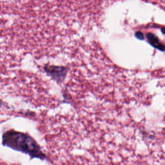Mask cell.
Wrapping results in <instances>:
<instances>
[{
    "instance_id": "cell-5",
    "label": "cell",
    "mask_w": 165,
    "mask_h": 165,
    "mask_svg": "<svg viewBox=\"0 0 165 165\" xmlns=\"http://www.w3.org/2000/svg\"><path fill=\"white\" fill-rule=\"evenodd\" d=\"M5 107L9 108V105H8L7 103L6 102L2 100L1 99H0V107Z\"/></svg>"
},
{
    "instance_id": "cell-3",
    "label": "cell",
    "mask_w": 165,
    "mask_h": 165,
    "mask_svg": "<svg viewBox=\"0 0 165 165\" xmlns=\"http://www.w3.org/2000/svg\"><path fill=\"white\" fill-rule=\"evenodd\" d=\"M146 37L147 38L148 42L151 46L156 49L164 52L165 46L160 41L159 39L152 32H149L146 35Z\"/></svg>"
},
{
    "instance_id": "cell-2",
    "label": "cell",
    "mask_w": 165,
    "mask_h": 165,
    "mask_svg": "<svg viewBox=\"0 0 165 165\" xmlns=\"http://www.w3.org/2000/svg\"><path fill=\"white\" fill-rule=\"evenodd\" d=\"M43 70L48 77L58 84H61L65 82L67 77L68 68L65 66L46 64L44 66Z\"/></svg>"
},
{
    "instance_id": "cell-4",
    "label": "cell",
    "mask_w": 165,
    "mask_h": 165,
    "mask_svg": "<svg viewBox=\"0 0 165 165\" xmlns=\"http://www.w3.org/2000/svg\"><path fill=\"white\" fill-rule=\"evenodd\" d=\"M135 37L139 40H143L144 39V35L141 31L137 32L135 34Z\"/></svg>"
},
{
    "instance_id": "cell-1",
    "label": "cell",
    "mask_w": 165,
    "mask_h": 165,
    "mask_svg": "<svg viewBox=\"0 0 165 165\" xmlns=\"http://www.w3.org/2000/svg\"><path fill=\"white\" fill-rule=\"evenodd\" d=\"M2 144L14 151L26 154L31 159L42 161L48 159L37 141L27 133L13 129L7 130L2 134Z\"/></svg>"
}]
</instances>
